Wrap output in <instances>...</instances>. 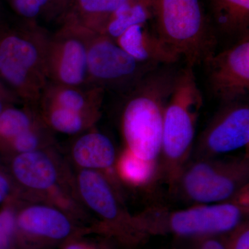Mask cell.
Returning <instances> with one entry per match:
<instances>
[{
	"label": "cell",
	"instance_id": "12",
	"mask_svg": "<svg viewBox=\"0 0 249 249\" xmlns=\"http://www.w3.org/2000/svg\"><path fill=\"white\" fill-rule=\"evenodd\" d=\"M116 42L139 61L173 65L181 59L160 40L148 23L129 28Z\"/></svg>",
	"mask_w": 249,
	"mask_h": 249
},
{
	"label": "cell",
	"instance_id": "28",
	"mask_svg": "<svg viewBox=\"0 0 249 249\" xmlns=\"http://www.w3.org/2000/svg\"><path fill=\"white\" fill-rule=\"evenodd\" d=\"M15 93L6 85L0 88V114L10 107L11 103L18 99Z\"/></svg>",
	"mask_w": 249,
	"mask_h": 249
},
{
	"label": "cell",
	"instance_id": "15",
	"mask_svg": "<svg viewBox=\"0 0 249 249\" xmlns=\"http://www.w3.org/2000/svg\"><path fill=\"white\" fill-rule=\"evenodd\" d=\"M17 222L28 233L55 240L65 238L71 231V224L66 216L48 206L28 208L19 214Z\"/></svg>",
	"mask_w": 249,
	"mask_h": 249
},
{
	"label": "cell",
	"instance_id": "9",
	"mask_svg": "<svg viewBox=\"0 0 249 249\" xmlns=\"http://www.w3.org/2000/svg\"><path fill=\"white\" fill-rule=\"evenodd\" d=\"M203 65L210 91L222 104L244 101L249 91V34L213 54Z\"/></svg>",
	"mask_w": 249,
	"mask_h": 249
},
{
	"label": "cell",
	"instance_id": "31",
	"mask_svg": "<svg viewBox=\"0 0 249 249\" xmlns=\"http://www.w3.org/2000/svg\"><path fill=\"white\" fill-rule=\"evenodd\" d=\"M66 249H88L81 245H73L69 246Z\"/></svg>",
	"mask_w": 249,
	"mask_h": 249
},
{
	"label": "cell",
	"instance_id": "18",
	"mask_svg": "<svg viewBox=\"0 0 249 249\" xmlns=\"http://www.w3.org/2000/svg\"><path fill=\"white\" fill-rule=\"evenodd\" d=\"M216 30L223 35L242 37L249 34V0H209Z\"/></svg>",
	"mask_w": 249,
	"mask_h": 249
},
{
	"label": "cell",
	"instance_id": "23",
	"mask_svg": "<svg viewBox=\"0 0 249 249\" xmlns=\"http://www.w3.org/2000/svg\"><path fill=\"white\" fill-rule=\"evenodd\" d=\"M13 10L24 19L37 17L50 0H6Z\"/></svg>",
	"mask_w": 249,
	"mask_h": 249
},
{
	"label": "cell",
	"instance_id": "2",
	"mask_svg": "<svg viewBox=\"0 0 249 249\" xmlns=\"http://www.w3.org/2000/svg\"><path fill=\"white\" fill-rule=\"evenodd\" d=\"M202 105L194 67L186 65L177 72L163 117L159 178L169 188L191 159Z\"/></svg>",
	"mask_w": 249,
	"mask_h": 249
},
{
	"label": "cell",
	"instance_id": "13",
	"mask_svg": "<svg viewBox=\"0 0 249 249\" xmlns=\"http://www.w3.org/2000/svg\"><path fill=\"white\" fill-rule=\"evenodd\" d=\"M105 90L96 87H71L49 82L39 101L86 115L98 116Z\"/></svg>",
	"mask_w": 249,
	"mask_h": 249
},
{
	"label": "cell",
	"instance_id": "20",
	"mask_svg": "<svg viewBox=\"0 0 249 249\" xmlns=\"http://www.w3.org/2000/svg\"><path fill=\"white\" fill-rule=\"evenodd\" d=\"M121 178L129 184L145 186L159 178L158 167L149 164L125 150L118 162Z\"/></svg>",
	"mask_w": 249,
	"mask_h": 249
},
{
	"label": "cell",
	"instance_id": "5",
	"mask_svg": "<svg viewBox=\"0 0 249 249\" xmlns=\"http://www.w3.org/2000/svg\"><path fill=\"white\" fill-rule=\"evenodd\" d=\"M249 193L233 200L194 204L184 209H149L135 216L143 234L170 232L183 237L230 233L245 222L249 211Z\"/></svg>",
	"mask_w": 249,
	"mask_h": 249
},
{
	"label": "cell",
	"instance_id": "17",
	"mask_svg": "<svg viewBox=\"0 0 249 249\" xmlns=\"http://www.w3.org/2000/svg\"><path fill=\"white\" fill-rule=\"evenodd\" d=\"M73 156L77 164L85 170H106L115 163V147L110 139L104 134L91 132L76 141Z\"/></svg>",
	"mask_w": 249,
	"mask_h": 249
},
{
	"label": "cell",
	"instance_id": "7",
	"mask_svg": "<svg viewBox=\"0 0 249 249\" xmlns=\"http://www.w3.org/2000/svg\"><path fill=\"white\" fill-rule=\"evenodd\" d=\"M160 66L139 61L103 34L88 36V85L125 95Z\"/></svg>",
	"mask_w": 249,
	"mask_h": 249
},
{
	"label": "cell",
	"instance_id": "10",
	"mask_svg": "<svg viewBox=\"0 0 249 249\" xmlns=\"http://www.w3.org/2000/svg\"><path fill=\"white\" fill-rule=\"evenodd\" d=\"M90 33L62 27L49 36L47 52L49 82L88 86V42Z\"/></svg>",
	"mask_w": 249,
	"mask_h": 249
},
{
	"label": "cell",
	"instance_id": "4",
	"mask_svg": "<svg viewBox=\"0 0 249 249\" xmlns=\"http://www.w3.org/2000/svg\"><path fill=\"white\" fill-rule=\"evenodd\" d=\"M154 31L194 67L216 52L217 37L199 0H151Z\"/></svg>",
	"mask_w": 249,
	"mask_h": 249
},
{
	"label": "cell",
	"instance_id": "27",
	"mask_svg": "<svg viewBox=\"0 0 249 249\" xmlns=\"http://www.w3.org/2000/svg\"><path fill=\"white\" fill-rule=\"evenodd\" d=\"M194 249H228L227 241L217 236L200 237Z\"/></svg>",
	"mask_w": 249,
	"mask_h": 249
},
{
	"label": "cell",
	"instance_id": "32",
	"mask_svg": "<svg viewBox=\"0 0 249 249\" xmlns=\"http://www.w3.org/2000/svg\"><path fill=\"white\" fill-rule=\"evenodd\" d=\"M4 82L1 80V78H0V88H1V87L5 86Z\"/></svg>",
	"mask_w": 249,
	"mask_h": 249
},
{
	"label": "cell",
	"instance_id": "11",
	"mask_svg": "<svg viewBox=\"0 0 249 249\" xmlns=\"http://www.w3.org/2000/svg\"><path fill=\"white\" fill-rule=\"evenodd\" d=\"M78 184L85 203L100 217L109 222L123 219L137 227L134 216H127L121 211L112 188L102 174L84 169L80 174Z\"/></svg>",
	"mask_w": 249,
	"mask_h": 249
},
{
	"label": "cell",
	"instance_id": "19",
	"mask_svg": "<svg viewBox=\"0 0 249 249\" xmlns=\"http://www.w3.org/2000/svg\"><path fill=\"white\" fill-rule=\"evenodd\" d=\"M152 19L151 0H128L109 18L101 34L116 42L129 28Z\"/></svg>",
	"mask_w": 249,
	"mask_h": 249
},
{
	"label": "cell",
	"instance_id": "16",
	"mask_svg": "<svg viewBox=\"0 0 249 249\" xmlns=\"http://www.w3.org/2000/svg\"><path fill=\"white\" fill-rule=\"evenodd\" d=\"M13 171L19 182L33 189H49L57 181L53 162L46 154L37 150L19 154L13 163Z\"/></svg>",
	"mask_w": 249,
	"mask_h": 249
},
{
	"label": "cell",
	"instance_id": "14",
	"mask_svg": "<svg viewBox=\"0 0 249 249\" xmlns=\"http://www.w3.org/2000/svg\"><path fill=\"white\" fill-rule=\"evenodd\" d=\"M128 0H75L74 9L63 27L101 34L109 18Z\"/></svg>",
	"mask_w": 249,
	"mask_h": 249
},
{
	"label": "cell",
	"instance_id": "25",
	"mask_svg": "<svg viewBox=\"0 0 249 249\" xmlns=\"http://www.w3.org/2000/svg\"><path fill=\"white\" fill-rule=\"evenodd\" d=\"M16 217L10 210L0 213V249H4L9 244L16 226Z\"/></svg>",
	"mask_w": 249,
	"mask_h": 249
},
{
	"label": "cell",
	"instance_id": "29",
	"mask_svg": "<svg viewBox=\"0 0 249 249\" xmlns=\"http://www.w3.org/2000/svg\"><path fill=\"white\" fill-rule=\"evenodd\" d=\"M9 191V184L6 178L0 173V202L7 196Z\"/></svg>",
	"mask_w": 249,
	"mask_h": 249
},
{
	"label": "cell",
	"instance_id": "1",
	"mask_svg": "<svg viewBox=\"0 0 249 249\" xmlns=\"http://www.w3.org/2000/svg\"><path fill=\"white\" fill-rule=\"evenodd\" d=\"M178 70L160 65L126 93L122 132L126 150L139 160L158 167L163 117Z\"/></svg>",
	"mask_w": 249,
	"mask_h": 249
},
{
	"label": "cell",
	"instance_id": "30",
	"mask_svg": "<svg viewBox=\"0 0 249 249\" xmlns=\"http://www.w3.org/2000/svg\"><path fill=\"white\" fill-rule=\"evenodd\" d=\"M8 23L6 22V19L4 17V15H3L2 11H1V7H0V27L1 26L4 25L5 24Z\"/></svg>",
	"mask_w": 249,
	"mask_h": 249
},
{
	"label": "cell",
	"instance_id": "3",
	"mask_svg": "<svg viewBox=\"0 0 249 249\" xmlns=\"http://www.w3.org/2000/svg\"><path fill=\"white\" fill-rule=\"evenodd\" d=\"M49 35L34 24L0 27V78L18 98L39 101L48 84Z\"/></svg>",
	"mask_w": 249,
	"mask_h": 249
},
{
	"label": "cell",
	"instance_id": "6",
	"mask_svg": "<svg viewBox=\"0 0 249 249\" xmlns=\"http://www.w3.org/2000/svg\"><path fill=\"white\" fill-rule=\"evenodd\" d=\"M248 155L190 160L170 187L172 193L194 204L233 200L249 191Z\"/></svg>",
	"mask_w": 249,
	"mask_h": 249
},
{
	"label": "cell",
	"instance_id": "26",
	"mask_svg": "<svg viewBox=\"0 0 249 249\" xmlns=\"http://www.w3.org/2000/svg\"><path fill=\"white\" fill-rule=\"evenodd\" d=\"M231 234L227 241L228 249H249V228L248 223H242Z\"/></svg>",
	"mask_w": 249,
	"mask_h": 249
},
{
	"label": "cell",
	"instance_id": "21",
	"mask_svg": "<svg viewBox=\"0 0 249 249\" xmlns=\"http://www.w3.org/2000/svg\"><path fill=\"white\" fill-rule=\"evenodd\" d=\"M43 105L48 111L47 118L52 128L63 134L78 133L98 117L67 110L52 105Z\"/></svg>",
	"mask_w": 249,
	"mask_h": 249
},
{
	"label": "cell",
	"instance_id": "24",
	"mask_svg": "<svg viewBox=\"0 0 249 249\" xmlns=\"http://www.w3.org/2000/svg\"><path fill=\"white\" fill-rule=\"evenodd\" d=\"M19 154L36 151L40 145V139L34 127L17 136L11 142Z\"/></svg>",
	"mask_w": 249,
	"mask_h": 249
},
{
	"label": "cell",
	"instance_id": "22",
	"mask_svg": "<svg viewBox=\"0 0 249 249\" xmlns=\"http://www.w3.org/2000/svg\"><path fill=\"white\" fill-rule=\"evenodd\" d=\"M32 127V118L24 109L11 106L0 114V141L11 142L19 134Z\"/></svg>",
	"mask_w": 249,
	"mask_h": 249
},
{
	"label": "cell",
	"instance_id": "8",
	"mask_svg": "<svg viewBox=\"0 0 249 249\" xmlns=\"http://www.w3.org/2000/svg\"><path fill=\"white\" fill-rule=\"evenodd\" d=\"M249 142V106L245 101L222 104L198 137L190 160L216 158Z\"/></svg>",
	"mask_w": 249,
	"mask_h": 249
}]
</instances>
